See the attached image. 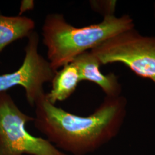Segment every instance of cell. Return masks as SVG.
<instances>
[{"mask_svg": "<svg viewBox=\"0 0 155 155\" xmlns=\"http://www.w3.org/2000/svg\"><path fill=\"white\" fill-rule=\"evenodd\" d=\"M34 1H22L21 2V5L20 8V13L19 15L21 16L22 13L25 12L32 10L34 8Z\"/></svg>", "mask_w": 155, "mask_h": 155, "instance_id": "30bf717a", "label": "cell"}, {"mask_svg": "<svg viewBox=\"0 0 155 155\" xmlns=\"http://www.w3.org/2000/svg\"><path fill=\"white\" fill-rule=\"evenodd\" d=\"M133 28V19L128 15L104 17L100 23L77 28L67 22L63 15L51 13L45 17L42 27L43 43L47 48V60L58 71L71 63L78 56Z\"/></svg>", "mask_w": 155, "mask_h": 155, "instance_id": "7a4b0ae2", "label": "cell"}, {"mask_svg": "<svg viewBox=\"0 0 155 155\" xmlns=\"http://www.w3.org/2000/svg\"><path fill=\"white\" fill-rule=\"evenodd\" d=\"M127 103L122 95L106 97L91 114L79 116L51 104L45 94L34 106L33 124L58 149L72 155H87L116 136L125 118Z\"/></svg>", "mask_w": 155, "mask_h": 155, "instance_id": "6da1fadb", "label": "cell"}, {"mask_svg": "<svg viewBox=\"0 0 155 155\" xmlns=\"http://www.w3.org/2000/svg\"><path fill=\"white\" fill-rule=\"evenodd\" d=\"M153 13H154V17L155 19V2H154V5H153Z\"/></svg>", "mask_w": 155, "mask_h": 155, "instance_id": "8fae6325", "label": "cell"}, {"mask_svg": "<svg viewBox=\"0 0 155 155\" xmlns=\"http://www.w3.org/2000/svg\"><path fill=\"white\" fill-rule=\"evenodd\" d=\"M101 65L120 63L155 84V36L131 28L107 39L90 51Z\"/></svg>", "mask_w": 155, "mask_h": 155, "instance_id": "3957f363", "label": "cell"}, {"mask_svg": "<svg viewBox=\"0 0 155 155\" xmlns=\"http://www.w3.org/2000/svg\"><path fill=\"white\" fill-rule=\"evenodd\" d=\"M72 63L77 68L81 81H87L98 85L107 97L121 95L122 85L114 73L103 74L100 68L101 63L90 51H86L76 57Z\"/></svg>", "mask_w": 155, "mask_h": 155, "instance_id": "8992f818", "label": "cell"}, {"mask_svg": "<svg viewBox=\"0 0 155 155\" xmlns=\"http://www.w3.org/2000/svg\"><path fill=\"white\" fill-rule=\"evenodd\" d=\"M90 4L93 10L104 16V17L115 15L116 1H90Z\"/></svg>", "mask_w": 155, "mask_h": 155, "instance_id": "9c48e42d", "label": "cell"}, {"mask_svg": "<svg viewBox=\"0 0 155 155\" xmlns=\"http://www.w3.org/2000/svg\"><path fill=\"white\" fill-rule=\"evenodd\" d=\"M80 82L77 68L72 62L70 63L56 72L51 81L52 88L50 93L45 94V97L54 105L58 101L66 100L76 90Z\"/></svg>", "mask_w": 155, "mask_h": 155, "instance_id": "52a82bcc", "label": "cell"}, {"mask_svg": "<svg viewBox=\"0 0 155 155\" xmlns=\"http://www.w3.org/2000/svg\"><path fill=\"white\" fill-rule=\"evenodd\" d=\"M35 22L28 17L6 16L0 15V53L6 46L33 32Z\"/></svg>", "mask_w": 155, "mask_h": 155, "instance_id": "ba28073f", "label": "cell"}, {"mask_svg": "<svg viewBox=\"0 0 155 155\" xmlns=\"http://www.w3.org/2000/svg\"><path fill=\"white\" fill-rule=\"evenodd\" d=\"M34 118L21 110L7 92L0 93V155H68L26 130Z\"/></svg>", "mask_w": 155, "mask_h": 155, "instance_id": "277c9868", "label": "cell"}, {"mask_svg": "<svg viewBox=\"0 0 155 155\" xmlns=\"http://www.w3.org/2000/svg\"><path fill=\"white\" fill-rule=\"evenodd\" d=\"M39 35L33 31L28 37L21 66L14 72L0 75V93L7 92L14 86H21L28 104L33 107L45 94L44 84L51 82L57 72L39 54Z\"/></svg>", "mask_w": 155, "mask_h": 155, "instance_id": "5b68a950", "label": "cell"}]
</instances>
